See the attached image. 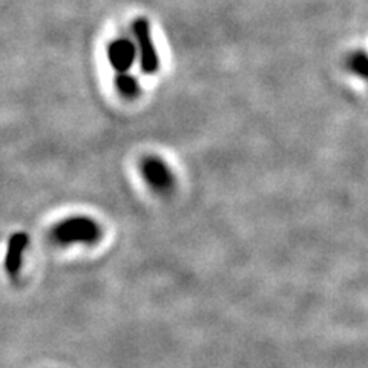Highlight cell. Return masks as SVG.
<instances>
[{"label": "cell", "instance_id": "6da1fadb", "mask_svg": "<svg viewBox=\"0 0 368 368\" xmlns=\"http://www.w3.org/2000/svg\"><path fill=\"white\" fill-rule=\"evenodd\" d=\"M53 236L57 243H96L100 238V227L92 218L72 216L60 221L53 229Z\"/></svg>", "mask_w": 368, "mask_h": 368}, {"label": "cell", "instance_id": "7a4b0ae2", "mask_svg": "<svg viewBox=\"0 0 368 368\" xmlns=\"http://www.w3.org/2000/svg\"><path fill=\"white\" fill-rule=\"evenodd\" d=\"M132 31L139 43L140 67L144 74H154L160 68V59H158L157 49L150 33V25L146 19H137L132 25Z\"/></svg>", "mask_w": 368, "mask_h": 368}, {"label": "cell", "instance_id": "3957f363", "mask_svg": "<svg viewBox=\"0 0 368 368\" xmlns=\"http://www.w3.org/2000/svg\"><path fill=\"white\" fill-rule=\"evenodd\" d=\"M141 174L146 183L155 191H168L174 184V175L161 158L148 157L141 163Z\"/></svg>", "mask_w": 368, "mask_h": 368}, {"label": "cell", "instance_id": "277c9868", "mask_svg": "<svg viewBox=\"0 0 368 368\" xmlns=\"http://www.w3.org/2000/svg\"><path fill=\"white\" fill-rule=\"evenodd\" d=\"M135 46L132 42L126 39H117L109 43V46L106 49L107 60H109L111 67L121 74V72H128L135 62Z\"/></svg>", "mask_w": 368, "mask_h": 368}, {"label": "cell", "instance_id": "5b68a950", "mask_svg": "<svg viewBox=\"0 0 368 368\" xmlns=\"http://www.w3.org/2000/svg\"><path fill=\"white\" fill-rule=\"evenodd\" d=\"M28 245V236L26 234H14L10 238L8 243V252H6V269L11 275H16L19 272V267L21 263V254Z\"/></svg>", "mask_w": 368, "mask_h": 368}, {"label": "cell", "instance_id": "8992f818", "mask_svg": "<svg viewBox=\"0 0 368 368\" xmlns=\"http://www.w3.org/2000/svg\"><path fill=\"white\" fill-rule=\"evenodd\" d=\"M115 85H117V89L128 98H134L139 96L140 92V86L139 80L135 77L129 76L128 72H121V74H117V78H115Z\"/></svg>", "mask_w": 368, "mask_h": 368}]
</instances>
